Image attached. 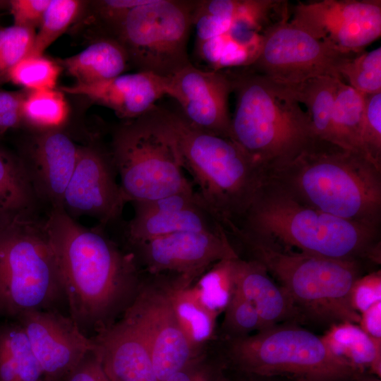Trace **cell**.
I'll list each match as a JSON object with an SVG mask.
<instances>
[{"label":"cell","instance_id":"b9f144b4","mask_svg":"<svg viewBox=\"0 0 381 381\" xmlns=\"http://www.w3.org/2000/svg\"><path fill=\"white\" fill-rule=\"evenodd\" d=\"M26 92L0 91V132L13 128L23 121L22 105Z\"/></svg>","mask_w":381,"mask_h":381},{"label":"cell","instance_id":"e0dca14e","mask_svg":"<svg viewBox=\"0 0 381 381\" xmlns=\"http://www.w3.org/2000/svg\"><path fill=\"white\" fill-rule=\"evenodd\" d=\"M232 91L228 72L205 71L190 64L169 78L167 95L178 102L191 126L231 138L228 98Z\"/></svg>","mask_w":381,"mask_h":381},{"label":"cell","instance_id":"836d02e7","mask_svg":"<svg viewBox=\"0 0 381 381\" xmlns=\"http://www.w3.org/2000/svg\"><path fill=\"white\" fill-rule=\"evenodd\" d=\"M223 313L222 322L217 330V339L241 338L263 329L254 306L235 291Z\"/></svg>","mask_w":381,"mask_h":381},{"label":"cell","instance_id":"83f0119b","mask_svg":"<svg viewBox=\"0 0 381 381\" xmlns=\"http://www.w3.org/2000/svg\"><path fill=\"white\" fill-rule=\"evenodd\" d=\"M364 102L365 94L341 81L332 112L328 138V141L363 155L361 129Z\"/></svg>","mask_w":381,"mask_h":381},{"label":"cell","instance_id":"60d3db41","mask_svg":"<svg viewBox=\"0 0 381 381\" xmlns=\"http://www.w3.org/2000/svg\"><path fill=\"white\" fill-rule=\"evenodd\" d=\"M51 0H10L13 25L35 30L41 24Z\"/></svg>","mask_w":381,"mask_h":381},{"label":"cell","instance_id":"603a6c76","mask_svg":"<svg viewBox=\"0 0 381 381\" xmlns=\"http://www.w3.org/2000/svg\"><path fill=\"white\" fill-rule=\"evenodd\" d=\"M59 64L80 84L113 78L123 74L130 66L125 49L108 35H102L80 53L61 59Z\"/></svg>","mask_w":381,"mask_h":381},{"label":"cell","instance_id":"7dc6e473","mask_svg":"<svg viewBox=\"0 0 381 381\" xmlns=\"http://www.w3.org/2000/svg\"><path fill=\"white\" fill-rule=\"evenodd\" d=\"M6 8H8V1H0V16L1 14V11Z\"/></svg>","mask_w":381,"mask_h":381},{"label":"cell","instance_id":"7bdbcfd3","mask_svg":"<svg viewBox=\"0 0 381 381\" xmlns=\"http://www.w3.org/2000/svg\"><path fill=\"white\" fill-rule=\"evenodd\" d=\"M62 381H109L92 350Z\"/></svg>","mask_w":381,"mask_h":381},{"label":"cell","instance_id":"ba28073f","mask_svg":"<svg viewBox=\"0 0 381 381\" xmlns=\"http://www.w3.org/2000/svg\"><path fill=\"white\" fill-rule=\"evenodd\" d=\"M215 341L227 366L244 373L289 381H353L358 375L320 336L294 322Z\"/></svg>","mask_w":381,"mask_h":381},{"label":"cell","instance_id":"cb8c5ba5","mask_svg":"<svg viewBox=\"0 0 381 381\" xmlns=\"http://www.w3.org/2000/svg\"><path fill=\"white\" fill-rule=\"evenodd\" d=\"M320 337L331 353L358 375L366 373L381 378V343L373 341L358 324H333Z\"/></svg>","mask_w":381,"mask_h":381},{"label":"cell","instance_id":"1f68e13d","mask_svg":"<svg viewBox=\"0 0 381 381\" xmlns=\"http://www.w3.org/2000/svg\"><path fill=\"white\" fill-rule=\"evenodd\" d=\"M83 5V1L78 0H51L28 56L43 55L46 49L76 20Z\"/></svg>","mask_w":381,"mask_h":381},{"label":"cell","instance_id":"5bb4252c","mask_svg":"<svg viewBox=\"0 0 381 381\" xmlns=\"http://www.w3.org/2000/svg\"><path fill=\"white\" fill-rule=\"evenodd\" d=\"M290 23L343 53L360 54L381 35V1H299Z\"/></svg>","mask_w":381,"mask_h":381},{"label":"cell","instance_id":"44dd1931","mask_svg":"<svg viewBox=\"0 0 381 381\" xmlns=\"http://www.w3.org/2000/svg\"><path fill=\"white\" fill-rule=\"evenodd\" d=\"M79 147L59 129L44 131L33 142L30 162H23L37 197L62 208L64 194L74 171Z\"/></svg>","mask_w":381,"mask_h":381},{"label":"cell","instance_id":"52a82bcc","mask_svg":"<svg viewBox=\"0 0 381 381\" xmlns=\"http://www.w3.org/2000/svg\"><path fill=\"white\" fill-rule=\"evenodd\" d=\"M66 302L45 220L26 213L0 223V320Z\"/></svg>","mask_w":381,"mask_h":381},{"label":"cell","instance_id":"9c48e42d","mask_svg":"<svg viewBox=\"0 0 381 381\" xmlns=\"http://www.w3.org/2000/svg\"><path fill=\"white\" fill-rule=\"evenodd\" d=\"M110 152L127 202L151 201L193 188L159 106L119 126Z\"/></svg>","mask_w":381,"mask_h":381},{"label":"cell","instance_id":"7c38bea8","mask_svg":"<svg viewBox=\"0 0 381 381\" xmlns=\"http://www.w3.org/2000/svg\"><path fill=\"white\" fill-rule=\"evenodd\" d=\"M128 246L146 274L179 288L191 286L217 262L239 256L226 233L179 231Z\"/></svg>","mask_w":381,"mask_h":381},{"label":"cell","instance_id":"8fae6325","mask_svg":"<svg viewBox=\"0 0 381 381\" xmlns=\"http://www.w3.org/2000/svg\"><path fill=\"white\" fill-rule=\"evenodd\" d=\"M358 54L343 53L282 19L266 28L255 59L246 67L291 86L317 77L342 80L341 67Z\"/></svg>","mask_w":381,"mask_h":381},{"label":"cell","instance_id":"f6af8a7d","mask_svg":"<svg viewBox=\"0 0 381 381\" xmlns=\"http://www.w3.org/2000/svg\"><path fill=\"white\" fill-rule=\"evenodd\" d=\"M236 372L239 374L238 377L233 378L230 377L228 371L229 381H281L279 377H262L252 374L244 373L238 371ZM283 380V381H289L284 379Z\"/></svg>","mask_w":381,"mask_h":381},{"label":"cell","instance_id":"f1b7e54d","mask_svg":"<svg viewBox=\"0 0 381 381\" xmlns=\"http://www.w3.org/2000/svg\"><path fill=\"white\" fill-rule=\"evenodd\" d=\"M341 81L343 80L335 77H317L287 86L298 102L306 107L314 136L327 141L332 112Z\"/></svg>","mask_w":381,"mask_h":381},{"label":"cell","instance_id":"d590c367","mask_svg":"<svg viewBox=\"0 0 381 381\" xmlns=\"http://www.w3.org/2000/svg\"><path fill=\"white\" fill-rule=\"evenodd\" d=\"M165 381H229L225 359L215 341Z\"/></svg>","mask_w":381,"mask_h":381},{"label":"cell","instance_id":"ffe728a7","mask_svg":"<svg viewBox=\"0 0 381 381\" xmlns=\"http://www.w3.org/2000/svg\"><path fill=\"white\" fill-rule=\"evenodd\" d=\"M91 339L109 381H159L147 346L126 314Z\"/></svg>","mask_w":381,"mask_h":381},{"label":"cell","instance_id":"d6a6232c","mask_svg":"<svg viewBox=\"0 0 381 381\" xmlns=\"http://www.w3.org/2000/svg\"><path fill=\"white\" fill-rule=\"evenodd\" d=\"M61 66L43 55L28 56L8 72L6 82L30 91L55 89Z\"/></svg>","mask_w":381,"mask_h":381},{"label":"cell","instance_id":"74e56055","mask_svg":"<svg viewBox=\"0 0 381 381\" xmlns=\"http://www.w3.org/2000/svg\"><path fill=\"white\" fill-rule=\"evenodd\" d=\"M361 142L364 156L381 169V92L365 94Z\"/></svg>","mask_w":381,"mask_h":381},{"label":"cell","instance_id":"277c9868","mask_svg":"<svg viewBox=\"0 0 381 381\" xmlns=\"http://www.w3.org/2000/svg\"><path fill=\"white\" fill-rule=\"evenodd\" d=\"M228 73L236 99L231 138L267 176L291 162L314 137L310 119L289 87L248 67Z\"/></svg>","mask_w":381,"mask_h":381},{"label":"cell","instance_id":"4dcf8cb0","mask_svg":"<svg viewBox=\"0 0 381 381\" xmlns=\"http://www.w3.org/2000/svg\"><path fill=\"white\" fill-rule=\"evenodd\" d=\"M61 90H43L26 92L23 121L42 131L56 130L68 116V105Z\"/></svg>","mask_w":381,"mask_h":381},{"label":"cell","instance_id":"d4e9b609","mask_svg":"<svg viewBox=\"0 0 381 381\" xmlns=\"http://www.w3.org/2000/svg\"><path fill=\"white\" fill-rule=\"evenodd\" d=\"M0 381H45L28 337L16 320L0 322Z\"/></svg>","mask_w":381,"mask_h":381},{"label":"cell","instance_id":"2e32d148","mask_svg":"<svg viewBox=\"0 0 381 381\" xmlns=\"http://www.w3.org/2000/svg\"><path fill=\"white\" fill-rule=\"evenodd\" d=\"M16 321L28 337L45 381H62L93 349L92 339L59 310L29 311Z\"/></svg>","mask_w":381,"mask_h":381},{"label":"cell","instance_id":"e575fe53","mask_svg":"<svg viewBox=\"0 0 381 381\" xmlns=\"http://www.w3.org/2000/svg\"><path fill=\"white\" fill-rule=\"evenodd\" d=\"M343 81L363 94L381 92V48L363 52L339 70Z\"/></svg>","mask_w":381,"mask_h":381},{"label":"cell","instance_id":"ac0fdd59","mask_svg":"<svg viewBox=\"0 0 381 381\" xmlns=\"http://www.w3.org/2000/svg\"><path fill=\"white\" fill-rule=\"evenodd\" d=\"M132 203L134 215L127 224L128 243L179 231L226 233L194 188L151 201Z\"/></svg>","mask_w":381,"mask_h":381},{"label":"cell","instance_id":"7a4b0ae2","mask_svg":"<svg viewBox=\"0 0 381 381\" xmlns=\"http://www.w3.org/2000/svg\"><path fill=\"white\" fill-rule=\"evenodd\" d=\"M228 235L332 259L381 262L380 229L306 206L267 177Z\"/></svg>","mask_w":381,"mask_h":381},{"label":"cell","instance_id":"9a60e30c","mask_svg":"<svg viewBox=\"0 0 381 381\" xmlns=\"http://www.w3.org/2000/svg\"><path fill=\"white\" fill-rule=\"evenodd\" d=\"M116 174L111 152L79 147L77 162L64 194L62 209L71 217L90 216L104 224L115 222L127 202Z\"/></svg>","mask_w":381,"mask_h":381},{"label":"cell","instance_id":"5b68a950","mask_svg":"<svg viewBox=\"0 0 381 381\" xmlns=\"http://www.w3.org/2000/svg\"><path fill=\"white\" fill-rule=\"evenodd\" d=\"M238 254L262 264L291 298L301 320L322 325L350 322L358 324L360 314L350 295L366 264L332 259L282 249L274 244L244 237H232Z\"/></svg>","mask_w":381,"mask_h":381},{"label":"cell","instance_id":"7402d4cb","mask_svg":"<svg viewBox=\"0 0 381 381\" xmlns=\"http://www.w3.org/2000/svg\"><path fill=\"white\" fill-rule=\"evenodd\" d=\"M232 267L235 291L254 306L263 329L301 320L290 296L262 264L238 256L233 259Z\"/></svg>","mask_w":381,"mask_h":381},{"label":"cell","instance_id":"30bf717a","mask_svg":"<svg viewBox=\"0 0 381 381\" xmlns=\"http://www.w3.org/2000/svg\"><path fill=\"white\" fill-rule=\"evenodd\" d=\"M195 1L149 0L132 8L112 37L138 71L170 78L190 63L187 52Z\"/></svg>","mask_w":381,"mask_h":381},{"label":"cell","instance_id":"ee69618b","mask_svg":"<svg viewBox=\"0 0 381 381\" xmlns=\"http://www.w3.org/2000/svg\"><path fill=\"white\" fill-rule=\"evenodd\" d=\"M358 325L373 341L381 343V301L360 314Z\"/></svg>","mask_w":381,"mask_h":381},{"label":"cell","instance_id":"484cf974","mask_svg":"<svg viewBox=\"0 0 381 381\" xmlns=\"http://www.w3.org/2000/svg\"><path fill=\"white\" fill-rule=\"evenodd\" d=\"M165 283L179 325L193 350L200 355L216 339L217 317L202 306L191 286L179 288Z\"/></svg>","mask_w":381,"mask_h":381},{"label":"cell","instance_id":"ab89813d","mask_svg":"<svg viewBox=\"0 0 381 381\" xmlns=\"http://www.w3.org/2000/svg\"><path fill=\"white\" fill-rule=\"evenodd\" d=\"M353 308L359 314L381 301V270L363 274L354 282L350 295Z\"/></svg>","mask_w":381,"mask_h":381},{"label":"cell","instance_id":"3957f363","mask_svg":"<svg viewBox=\"0 0 381 381\" xmlns=\"http://www.w3.org/2000/svg\"><path fill=\"white\" fill-rule=\"evenodd\" d=\"M266 177L306 206L380 229L381 169L359 152L314 136Z\"/></svg>","mask_w":381,"mask_h":381},{"label":"cell","instance_id":"d6986e66","mask_svg":"<svg viewBox=\"0 0 381 381\" xmlns=\"http://www.w3.org/2000/svg\"><path fill=\"white\" fill-rule=\"evenodd\" d=\"M169 78L137 71L91 84L75 83L60 88L64 93L78 95L113 110L122 119L133 120L155 106L168 92Z\"/></svg>","mask_w":381,"mask_h":381},{"label":"cell","instance_id":"8d00e7d4","mask_svg":"<svg viewBox=\"0 0 381 381\" xmlns=\"http://www.w3.org/2000/svg\"><path fill=\"white\" fill-rule=\"evenodd\" d=\"M35 30L13 25L0 28V85L9 71L28 56L32 48Z\"/></svg>","mask_w":381,"mask_h":381},{"label":"cell","instance_id":"4316f807","mask_svg":"<svg viewBox=\"0 0 381 381\" xmlns=\"http://www.w3.org/2000/svg\"><path fill=\"white\" fill-rule=\"evenodd\" d=\"M37 198L23 160L0 149V223L31 213Z\"/></svg>","mask_w":381,"mask_h":381},{"label":"cell","instance_id":"4fadbf2b","mask_svg":"<svg viewBox=\"0 0 381 381\" xmlns=\"http://www.w3.org/2000/svg\"><path fill=\"white\" fill-rule=\"evenodd\" d=\"M125 314L144 339L159 381H165L199 356L179 325L164 280L145 274Z\"/></svg>","mask_w":381,"mask_h":381},{"label":"cell","instance_id":"6da1fadb","mask_svg":"<svg viewBox=\"0 0 381 381\" xmlns=\"http://www.w3.org/2000/svg\"><path fill=\"white\" fill-rule=\"evenodd\" d=\"M45 222L69 316L91 338L122 317L145 274L131 251L80 225L62 208H53Z\"/></svg>","mask_w":381,"mask_h":381},{"label":"cell","instance_id":"f35d334b","mask_svg":"<svg viewBox=\"0 0 381 381\" xmlns=\"http://www.w3.org/2000/svg\"><path fill=\"white\" fill-rule=\"evenodd\" d=\"M149 0H103L94 1V8L103 35L112 37L126 14Z\"/></svg>","mask_w":381,"mask_h":381},{"label":"cell","instance_id":"8992f818","mask_svg":"<svg viewBox=\"0 0 381 381\" xmlns=\"http://www.w3.org/2000/svg\"><path fill=\"white\" fill-rule=\"evenodd\" d=\"M161 109L177 141L183 169L226 232L231 231L252 203L265 171L233 139L193 127L179 111Z\"/></svg>","mask_w":381,"mask_h":381},{"label":"cell","instance_id":"bcb514c9","mask_svg":"<svg viewBox=\"0 0 381 381\" xmlns=\"http://www.w3.org/2000/svg\"><path fill=\"white\" fill-rule=\"evenodd\" d=\"M353 381H381V378L365 373L358 375Z\"/></svg>","mask_w":381,"mask_h":381},{"label":"cell","instance_id":"f546056e","mask_svg":"<svg viewBox=\"0 0 381 381\" xmlns=\"http://www.w3.org/2000/svg\"><path fill=\"white\" fill-rule=\"evenodd\" d=\"M233 259L217 262L191 286L198 301L216 317L224 313L234 294Z\"/></svg>","mask_w":381,"mask_h":381}]
</instances>
